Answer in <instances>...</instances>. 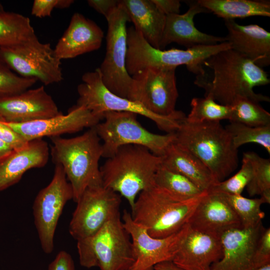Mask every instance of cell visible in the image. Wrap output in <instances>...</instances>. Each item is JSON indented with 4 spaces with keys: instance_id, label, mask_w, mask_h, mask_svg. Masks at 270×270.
Returning a JSON list of instances; mask_svg holds the SVG:
<instances>
[{
    "instance_id": "obj_1",
    "label": "cell",
    "mask_w": 270,
    "mask_h": 270,
    "mask_svg": "<svg viewBox=\"0 0 270 270\" xmlns=\"http://www.w3.org/2000/svg\"><path fill=\"white\" fill-rule=\"evenodd\" d=\"M204 66L212 70V78L205 72L196 76L194 83L205 90L204 96L228 106H231L238 98H246L258 102H270L268 96L254 90L256 86L270 84L268 73L232 48L212 56Z\"/></svg>"
},
{
    "instance_id": "obj_2",
    "label": "cell",
    "mask_w": 270,
    "mask_h": 270,
    "mask_svg": "<svg viewBox=\"0 0 270 270\" xmlns=\"http://www.w3.org/2000/svg\"><path fill=\"white\" fill-rule=\"evenodd\" d=\"M175 134L174 142L200 159L218 182L238 168V150L220 122L192 123L185 118Z\"/></svg>"
},
{
    "instance_id": "obj_3",
    "label": "cell",
    "mask_w": 270,
    "mask_h": 270,
    "mask_svg": "<svg viewBox=\"0 0 270 270\" xmlns=\"http://www.w3.org/2000/svg\"><path fill=\"white\" fill-rule=\"evenodd\" d=\"M50 138L52 160L63 168L72 186L75 202L88 187L102 184L99 167L102 157V143L95 126L76 137Z\"/></svg>"
},
{
    "instance_id": "obj_4",
    "label": "cell",
    "mask_w": 270,
    "mask_h": 270,
    "mask_svg": "<svg viewBox=\"0 0 270 270\" xmlns=\"http://www.w3.org/2000/svg\"><path fill=\"white\" fill-rule=\"evenodd\" d=\"M161 162L162 157L144 146H122L100 167L102 185L124 197L132 208L138 195L154 184Z\"/></svg>"
},
{
    "instance_id": "obj_5",
    "label": "cell",
    "mask_w": 270,
    "mask_h": 270,
    "mask_svg": "<svg viewBox=\"0 0 270 270\" xmlns=\"http://www.w3.org/2000/svg\"><path fill=\"white\" fill-rule=\"evenodd\" d=\"M205 193L196 198L182 200L154 184L139 194L131 208V216L151 236L166 238L187 224Z\"/></svg>"
},
{
    "instance_id": "obj_6",
    "label": "cell",
    "mask_w": 270,
    "mask_h": 270,
    "mask_svg": "<svg viewBox=\"0 0 270 270\" xmlns=\"http://www.w3.org/2000/svg\"><path fill=\"white\" fill-rule=\"evenodd\" d=\"M127 52L126 66L132 76L138 72L148 67L176 68L185 65L190 72L202 75L204 62L212 56L224 50L232 48L226 41L212 45H198L186 50L156 49L152 46L134 26L126 30Z\"/></svg>"
},
{
    "instance_id": "obj_7",
    "label": "cell",
    "mask_w": 270,
    "mask_h": 270,
    "mask_svg": "<svg viewBox=\"0 0 270 270\" xmlns=\"http://www.w3.org/2000/svg\"><path fill=\"white\" fill-rule=\"evenodd\" d=\"M130 238L120 214L116 215L94 235L77 241L80 265L100 270H128L134 262Z\"/></svg>"
},
{
    "instance_id": "obj_8",
    "label": "cell",
    "mask_w": 270,
    "mask_h": 270,
    "mask_svg": "<svg viewBox=\"0 0 270 270\" xmlns=\"http://www.w3.org/2000/svg\"><path fill=\"white\" fill-rule=\"evenodd\" d=\"M82 80V82L77 87L78 98L76 104L84 106L103 118L106 112H131L152 120L162 131L174 133L186 116L182 111L177 110L167 116L156 114L136 102L113 94L103 84L98 68L84 73Z\"/></svg>"
},
{
    "instance_id": "obj_9",
    "label": "cell",
    "mask_w": 270,
    "mask_h": 270,
    "mask_svg": "<svg viewBox=\"0 0 270 270\" xmlns=\"http://www.w3.org/2000/svg\"><path fill=\"white\" fill-rule=\"evenodd\" d=\"M136 114L126 112H106L104 122L95 126L102 142V157L112 156L120 146L134 144L144 146L153 154L162 156L176 139L175 132L158 134L150 132L137 120Z\"/></svg>"
},
{
    "instance_id": "obj_10",
    "label": "cell",
    "mask_w": 270,
    "mask_h": 270,
    "mask_svg": "<svg viewBox=\"0 0 270 270\" xmlns=\"http://www.w3.org/2000/svg\"><path fill=\"white\" fill-rule=\"evenodd\" d=\"M0 60L20 76L44 85L63 79L61 60L50 44L41 42L36 35L20 44L0 48Z\"/></svg>"
},
{
    "instance_id": "obj_11",
    "label": "cell",
    "mask_w": 270,
    "mask_h": 270,
    "mask_svg": "<svg viewBox=\"0 0 270 270\" xmlns=\"http://www.w3.org/2000/svg\"><path fill=\"white\" fill-rule=\"evenodd\" d=\"M106 20V52L98 69L105 86L113 94L127 98L132 80L126 66V23L130 22V20L120 0L117 7Z\"/></svg>"
},
{
    "instance_id": "obj_12",
    "label": "cell",
    "mask_w": 270,
    "mask_h": 270,
    "mask_svg": "<svg viewBox=\"0 0 270 270\" xmlns=\"http://www.w3.org/2000/svg\"><path fill=\"white\" fill-rule=\"evenodd\" d=\"M174 68L151 66L132 76L127 98L136 102L154 114L174 113L178 96Z\"/></svg>"
},
{
    "instance_id": "obj_13",
    "label": "cell",
    "mask_w": 270,
    "mask_h": 270,
    "mask_svg": "<svg viewBox=\"0 0 270 270\" xmlns=\"http://www.w3.org/2000/svg\"><path fill=\"white\" fill-rule=\"evenodd\" d=\"M73 196L72 186L63 168L55 164L51 182L38 192L32 206L34 224L42 248L46 254L54 250L58 220L65 204Z\"/></svg>"
},
{
    "instance_id": "obj_14",
    "label": "cell",
    "mask_w": 270,
    "mask_h": 270,
    "mask_svg": "<svg viewBox=\"0 0 270 270\" xmlns=\"http://www.w3.org/2000/svg\"><path fill=\"white\" fill-rule=\"evenodd\" d=\"M121 196L102 184L88 187L78 202L69 226L77 241L91 236L120 214Z\"/></svg>"
},
{
    "instance_id": "obj_15",
    "label": "cell",
    "mask_w": 270,
    "mask_h": 270,
    "mask_svg": "<svg viewBox=\"0 0 270 270\" xmlns=\"http://www.w3.org/2000/svg\"><path fill=\"white\" fill-rule=\"evenodd\" d=\"M124 228L132 239L134 262L128 270H154L160 262L172 261L188 230L186 224L178 232L164 238L150 236L146 229L132 220L124 210L122 216Z\"/></svg>"
},
{
    "instance_id": "obj_16",
    "label": "cell",
    "mask_w": 270,
    "mask_h": 270,
    "mask_svg": "<svg viewBox=\"0 0 270 270\" xmlns=\"http://www.w3.org/2000/svg\"><path fill=\"white\" fill-rule=\"evenodd\" d=\"M102 120L84 106L76 104L65 115L61 113L50 118L20 124L3 122L28 142L78 132L95 126Z\"/></svg>"
},
{
    "instance_id": "obj_17",
    "label": "cell",
    "mask_w": 270,
    "mask_h": 270,
    "mask_svg": "<svg viewBox=\"0 0 270 270\" xmlns=\"http://www.w3.org/2000/svg\"><path fill=\"white\" fill-rule=\"evenodd\" d=\"M264 228L262 222L249 228L230 229L220 236L222 254L210 270H256V246Z\"/></svg>"
},
{
    "instance_id": "obj_18",
    "label": "cell",
    "mask_w": 270,
    "mask_h": 270,
    "mask_svg": "<svg viewBox=\"0 0 270 270\" xmlns=\"http://www.w3.org/2000/svg\"><path fill=\"white\" fill-rule=\"evenodd\" d=\"M61 113L43 86L15 94L0 96V120L4 122L24 123Z\"/></svg>"
},
{
    "instance_id": "obj_19",
    "label": "cell",
    "mask_w": 270,
    "mask_h": 270,
    "mask_svg": "<svg viewBox=\"0 0 270 270\" xmlns=\"http://www.w3.org/2000/svg\"><path fill=\"white\" fill-rule=\"evenodd\" d=\"M187 224L192 230L220 236L230 229L242 226L224 194L214 190L202 196Z\"/></svg>"
},
{
    "instance_id": "obj_20",
    "label": "cell",
    "mask_w": 270,
    "mask_h": 270,
    "mask_svg": "<svg viewBox=\"0 0 270 270\" xmlns=\"http://www.w3.org/2000/svg\"><path fill=\"white\" fill-rule=\"evenodd\" d=\"M188 9L183 14L166 16V24L160 50L172 42L187 48L198 45H212L227 41L226 37L204 33L196 28L194 16L201 13L210 12L196 1H188Z\"/></svg>"
},
{
    "instance_id": "obj_21",
    "label": "cell",
    "mask_w": 270,
    "mask_h": 270,
    "mask_svg": "<svg viewBox=\"0 0 270 270\" xmlns=\"http://www.w3.org/2000/svg\"><path fill=\"white\" fill-rule=\"evenodd\" d=\"M104 36L94 22L76 12L54 49V55L61 60L96 50L101 46Z\"/></svg>"
},
{
    "instance_id": "obj_22",
    "label": "cell",
    "mask_w": 270,
    "mask_h": 270,
    "mask_svg": "<svg viewBox=\"0 0 270 270\" xmlns=\"http://www.w3.org/2000/svg\"><path fill=\"white\" fill-rule=\"evenodd\" d=\"M222 254L220 236L190 228L172 262L184 270H210Z\"/></svg>"
},
{
    "instance_id": "obj_23",
    "label": "cell",
    "mask_w": 270,
    "mask_h": 270,
    "mask_svg": "<svg viewBox=\"0 0 270 270\" xmlns=\"http://www.w3.org/2000/svg\"><path fill=\"white\" fill-rule=\"evenodd\" d=\"M50 154L42 138L28 141L0 160V192L18 183L28 170L44 166Z\"/></svg>"
},
{
    "instance_id": "obj_24",
    "label": "cell",
    "mask_w": 270,
    "mask_h": 270,
    "mask_svg": "<svg viewBox=\"0 0 270 270\" xmlns=\"http://www.w3.org/2000/svg\"><path fill=\"white\" fill-rule=\"evenodd\" d=\"M232 48L263 68L270 64V33L256 24L242 25L224 20Z\"/></svg>"
},
{
    "instance_id": "obj_25",
    "label": "cell",
    "mask_w": 270,
    "mask_h": 270,
    "mask_svg": "<svg viewBox=\"0 0 270 270\" xmlns=\"http://www.w3.org/2000/svg\"><path fill=\"white\" fill-rule=\"evenodd\" d=\"M134 28L154 48L160 50L166 16L152 0H120Z\"/></svg>"
},
{
    "instance_id": "obj_26",
    "label": "cell",
    "mask_w": 270,
    "mask_h": 270,
    "mask_svg": "<svg viewBox=\"0 0 270 270\" xmlns=\"http://www.w3.org/2000/svg\"><path fill=\"white\" fill-rule=\"evenodd\" d=\"M161 164L186 177L204 191L210 190L218 182L200 159L174 142L166 148Z\"/></svg>"
},
{
    "instance_id": "obj_27",
    "label": "cell",
    "mask_w": 270,
    "mask_h": 270,
    "mask_svg": "<svg viewBox=\"0 0 270 270\" xmlns=\"http://www.w3.org/2000/svg\"><path fill=\"white\" fill-rule=\"evenodd\" d=\"M210 12L224 20L252 16H270V1L266 0H198Z\"/></svg>"
},
{
    "instance_id": "obj_28",
    "label": "cell",
    "mask_w": 270,
    "mask_h": 270,
    "mask_svg": "<svg viewBox=\"0 0 270 270\" xmlns=\"http://www.w3.org/2000/svg\"><path fill=\"white\" fill-rule=\"evenodd\" d=\"M154 184L182 200L196 198L206 192L186 177L162 164L154 174Z\"/></svg>"
},
{
    "instance_id": "obj_29",
    "label": "cell",
    "mask_w": 270,
    "mask_h": 270,
    "mask_svg": "<svg viewBox=\"0 0 270 270\" xmlns=\"http://www.w3.org/2000/svg\"><path fill=\"white\" fill-rule=\"evenodd\" d=\"M36 35L28 17L4 10L0 12V48L20 44Z\"/></svg>"
},
{
    "instance_id": "obj_30",
    "label": "cell",
    "mask_w": 270,
    "mask_h": 270,
    "mask_svg": "<svg viewBox=\"0 0 270 270\" xmlns=\"http://www.w3.org/2000/svg\"><path fill=\"white\" fill-rule=\"evenodd\" d=\"M231 106L230 122L254 127L270 125V114L258 102L246 98H238Z\"/></svg>"
},
{
    "instance_id": "obj_31",
    "label": "cell",
    "mask_w": 270,
    "mask_h": 270,
    "mask_svg": "<svg viewBox=\"0 0 270 270\" xmlns=\"http://www.w3.org/2000/svg\"><path fill=\"white\" fill-rule=\"evenodd\" d=\"M191 110L186 120L196 123L203 122H220L230 120L232 106L221 104L212 98H194L190 102Z\"/></svg>"
},
{
    "instance_id": "obj_32",
    "label": "cell",
    "mask_w": 270,
    "mask_h": 270,
    "mask_svg": "<svg viewBox=\"0 0 270 270\" xmlns=\"http://www.w3.org/2000/svg\"><path fill=\"white\" fill-rule=\"evenodd\" d=\"M249 160L252 169V178L246 186L250 196L260 195L266 204L270 203V160L253 152L244 153Z\"/></svg>"
},
{
    "instance_id": "obj_33",
    "label": "cell",
    "mask_w": 270,
    "mask_h": 270,
    "mask_svg": "<svg viewBox=\"0 0 270 270\" xmlns=\"http://www.w3.org/2000/svg\"><path fill=\"white\" fill-rule=\"evenodd\" d=\"M224 194L242 228L254 227L262 222L264 213L262 210L261 206L266 203L263 198H249L241 194Z\"/></svg>"
},
{
    "instance_id": "obj_34",
    "label": "cell",
    "mask_w": 270,
    "mask_h": 270,
    "mask_svg": "<svg viewBox=\"0 0 270 270\" xmlns=\"http://www.w3.org/2000/svg\"><path fill=\"white\" fill-rule=\"evenodd\" d=\"M230 134L234 148L237 150L248 143L258 144L270 154V125L250 126L236 122H230L225 127Z\"/></svg>"
},
{
    "instance_id": "obj_35",
    "label": "cell",
    "mask_w": 270,
    "mask_h": 270,
    "mask_svg": "<svg viewBox=\"0 0 270 270\" xmlns=\"http://www.w3.org/2000/svg\"><path fill=\"white\" fill-rule=\"evenodd\" d=\"M252 175L251 164L248 158L243 154L240 170L228 179L216 183L210 190L229 194H241L250 181Z\"/></svg>"
},
{
    "instance_id": "obj_36",
    "label": "cell",
    "mask_w": 270,
    "mask_h": 270,
    "mask_svg": "<svg viewBox=\"0 0 270 270\" xmlns=\"http://www.w3.org/2000/svg\"><path fill=\"white\" fill-rule=\"evenodd\" d=\"M37 81L20 76L0 60V96L22 92L30 89Z\"/></svg>"
},
{
    "instance_id": "obj_37",
    "label": "cell",
    "mask_w": 270,
    "mask_h": 270,
    "mask_svg": "<svg viewBox=\"0 0 270 270\" xmlns=\"http://www.w3.org/2000/svg\"><path fill=\"white\" fill-rule=\"evenodd\" d=\"M258 268L270 263V228H264L258 240L255 256Z\"/></svg>"
},
{
    "instance_id": "obj_38",
    "label": "cell",
    "mask_w": 270,
    "mask_h": 270,
    "mask_svg": "<svg viewBox=\"0 0 270 270\" xmlns=\"http://www.w3.org/2000/svg\"><path fill=\"white\" fill-rule=\"evenodd\" d=\"M0 140L13 150L23 146L26 142L20 134L0 120Z\"/></svg>"
},
{
    "instance_id": "obj_39",
    "label": "cell",
    "mask_w": 270,
    "mask_h": 270,
    "mask_svg": "<svg viewBox=\"0 0 270 270\" xmlns=\"http://www.w3.org/2000/svg\"><path fill=\"white\" fill-rule=\"evenodd\" d=\"M59 0H34L32 15L38 18L50 16L54 8H58Z\"/></svg>"
},
{
    "instance_id": "obj_40",
    "label": "cell",
    "mask_w": 270,
    "mask_h": 270,
    "mask_svg": "<svg viewBox=\"0 0 270 270\" xmlns=\"http://www.w3.org/2000/svg\"><path fill=\"white\" fill-rule=\"evenodd\" d=\"M48 270H75L71 256L65 251L60 252L49 264Z\"/></svg>"
},
{
    "instance_id": "obj_41",
    "label": "cell",
    "mask_w": 270,
    "mask_h": 270,
    "mask_svg": "<svg viewBox=\"0 0 270 270\" xmlns=\"http://www.w3.org/2000/svg\"><path fill=\"white\" fill-rule=\"evenodd\" d=\"M88 6L106 19L118 4L116 0H88Z\"/></svg>"
},
{
    "instance_id": "obj_42",
    "label": "cell",
    "mask_w": 270,
    "mask_h": 270,
    "mask_svg": "<svg viewBox=\"0 0 270 270\" xmlns=\"http://www.w3.org/2000/svg\"><path fill=\"white\" fill-rule=\"evenodd\" d=\"M159 10L166 16L179 14L181 6L178 0H152Z\"/></svg>"
},
{
    "instance_id": "obj_43",
    "label": "cell",
    "mask_w": 270,
    "mask_h": 270,
    "mask_svg": "<svg viewBox=\"0 0 270 270\" xmlns=\"http://www.w3.org/2000/svg\"><path fill=\"white\" fill-rule=\"evenodd\" d=\"M154 270H184L176 266L172 261H168L156 264Z\"/></svg>"
},
{
    "instance_id": "obj_44",
    "label": "cell",
    "mask_w": 270,
    "mask_h": 270,
    "mask_svg": "<svg viewBox=\"0 0 270 270\" xmlns=\"http://www.w3.org/2000/svg\"><path fill=\"white\" fill-rule=\"evenodd\" d=\"M13 149L0 140V160L10 154Z\"/></svg>"
},
{
    "instance_id": "obj_45",
    "label": "cell",
    "mask_w": 270,
    "mask_h": 270,
    "mask_svg": "<svg viewBox=\"0 0 270 270\" xmlns=\"http://www.w3.org/2000/svg\"><path fill=\"white\" fill-rule=\"evenodd\" d=\"M256 270H270V263L266 264L258 268Z\"/></svg>"
},
{
    "instance_id": "obj_46",
    "label": "cell",
    "mask_w": 270,
    "mask_h": 270,
    "mask_svg": "<svg viewBox=\"0 0 270 270\" xmlns=\"http://www.w3.org/2000/svg\"><path fill=\"white\" fill-rule=\"evenodd\" d=\"M4 10V9L3 6H2V4H0V12H3Z\"/></svg>"
},
{
    "instance_id": "obj_47",
    "label": "cell",
    "mask_w": 270,
    "mask_h": 270,
    "mask_svg": "<svg viewBox=\"0 0 270 270\" xmlns=\"http://www.w3.org/2000/svg\"></svg>"
}]
</instances>
